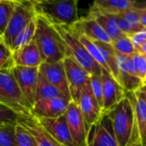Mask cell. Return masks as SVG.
I'll return each instance as SVG.
<instances>
[{"label": "cell", "mask_w": 146, "mask_h": 146, "mask_svg": "<svg viewBox=\"0 0 146 146\" xmlns=\"http://www.w3.org/2000/svg\"><path fill=\"white\" fill-rule=\"evenodd\" d=\"M91 86L92 92L100 105L101 108L103 106V92H102V75H92L91 76Z\"/></svg>", "instance_id": "836d02e7"}, {"label": "cell", "mask_w": 146, "mask_h": 146, "mask_svg": "<svg viewBox=\"0 0 146 146\" xmlns=\"http://www.w3.org/2000/svg\"><path fill=\"white\" fill-rule=\"evenodd\" d=\"M79 0H44L33 2L37 15L47 19L53 25L72 26L79 20Z\"/></svg>", "instance_id": "3957f363"}, {"label": "cell", "mask_w": 146, "mask_h": 146, "mask_svg": "<svg viewBox=\"0 0 146 146\" xmlns=\"http://www.w3.org/2000/svg\"><path fill=\"white\" fill-rule=\"evenodd\" d=\"M14 66L12 52L2 42L0 44V70L9 69Z\"/></svg>", "instance_id": "d6a6232c"}, {"label": "cell", "mask_w": 146, "mask_h": 146, "mask_svg": "<svg viewBox=\"0 0 146 146\" xmlns=\"http://www.w3.org/2000/svg\"><path fill=\"white\" fill-rule=\"evenodd\" d=\"M127 55L115 52V58L120 72V84L126 92H135L145 86V82L138 76L132 74L126 66Z\"/></svg>", "instance_id": "d6986e66"}, {"label": "cell", "mask_w": 146, "mask_h": 146, "mask_svg": "<svg viewBox=\"0 0 146 146\" xmlns=\"http://www.w3.org/2000/svg\"><path fill=\"white\" fill-rule=\"evenodd\" d=\"M136 9V8H135ZM139 15V20L142 25L146 28V9H136Z\"/></svg>", "instance_id": "d590c367"}, {"label": "cell", "mask_w": 146, "mask_h": 146, "mask_svg": "<svg viewBox=\"0 0 146 146\" xmlns=\"http://www.w3.org/2000/svg\"><path fill=\"white\" fill-rule=\"evenodd\" d=\"M87 146H118L109 114L102 115L87 134Z\"/></svg>", "instance_id": "9c48e42d"}, {"label": "cell", "mask_w": 146, "mask_h": 146, "mask_svg": "<svg viewBox=\"0 0 146 146\" xmlns=\"http://www.w3.org/2000/svg\"><path fill=\"white\" fill-rule=\"evenodd\" d=\"M15 125H0V146H17Z\"/></svg>", "instance_id": "f1b7e54d"}, {"label": "cell", "mask_w": 146, "mask_h": 146, "mask_svg": "<svg viewBox=\"0 0 146 146\" xmlns=\"http://www.w3.org/2000/svg\"><path fill=\"white\" fill-rule=\"evenodd\" d=\"M102 115L109 114L126 96L125 89L104 69L102 71Z\"/></svg>", "instance_id": "30bf717a"}, {"label": "cell", "mask_w": 146, "mask_h": 146, "mask_svg": "<svg viewBox=\"0 0 146 146\" xmlns=\"http://www.w3.org/2000/svg\"><path fill=\"white\" fill-rule=\"evenodd\" d=\"M111 44L114 49L115 50V52L127 55V56H131L138 52L131 39L127 34H124L121 37L118 38L117 40L112 41Z\"/></svg>", "instance_id": "83f0119b"}, {"label": "cell", "mask_w": 146, "mask_h": 146, "mask_svg": "<svg viewBox=\"0 0 146 146\" xmlns=\"http://www.w3.org/2000/svg\"><path fill=\"white\" fill-rule=\"evenodd\" d=\"M126 96L134 108L140 133V145H144L146 143V96L144 89L141 88L135 92H127Z\"/></svg>", "instance_id": "ac0fdd59"}, {"label": "cell", "mask_w": 146, "mask_h": 146, "mask_svg": "<svg viewBox=\"0 0 146 146\" xmlns=\"http://www.w3.org/2000/svg\"><path fill=\"white\" fill-rule=\"evenodd\" d=\"M2 42H3V39H2V37L0 36V44H1Z\"/></svg>", "instance_id": "b9f144b4"}, {"label": "cell", "mask_w": 146, "mask_h": 146, "mask_svg": "<svg viewBox=\"0 0 146 146\" xmlns=\"http://www.w3.org/2000/svg\"><path fill=\"white\" fill-rule=\"evenodd\" d=\"M54 26L65 43L67 56L73 58L91 76L102 75L103 68L90 55L88 51L80 41L78 35L72 30V28L69 26Z\"/></svg>", "instance_id": "277c9868"}, {"label": "cell", "mask_w": 146, "mask_h": 146, "mask_svg": "<svg viewBox=\"0 0 146 146\" xmlns=\"http://www.w3.org/2000/svg\"><path fill=\"white\" fill-rule=\"evenodd\" d=\"M14 65L25 67H38L42 59L35 42L33 40L24 47L12 52Z\"/></svg>", "instance_id": "ffe728a7"}, {"label": "cell", "mask_w": 146, "mask_h": 146, "mask_svg": "<svg viewBox=\"0 0 146 146\" xmlns=\"http://www.w3.org/2000/svg\"><path fill=\"white\" fill-rule=\"evenodd\" d=\"M12 73L31 113L35 103L38 67L14 65L12 67Z\"/></svg>", "instance_id": "ba28073f"}, {"label": "cell", "mask_w": 146, "mask_h": 146, "mask_svg": "<svg viewBox=\"0 0 146 146\" xmlns=\"http://www.w3.org/2000/svg\"><path fill=\"white\" fill-rule=\"evenodd\" d=\"M42 63H56L67 56L65 43L56 27L40 15L36 16V30L33 37Z\"/></svg>", "instance_id": "6da1fadb"}, {"label": "cell", "mask_w": 146, "mask_h": 146, "mask_svg": "<svg viewBox=\"0 0 146 146\" xmlns=\"http://www.w3.org/2000/svg\"><path fill=\"white\" fill-rule=\"evenodd\" d=\"M94 43L97 45L99 51L101 52L104 59L105 60L110 69V74L115 79V81L120 84V72H119V68L115 58V50L114 49L112 44L100 42V41H94Z\"/></svg>", "instance_id": "603a6c76"}, {"label": "cell", "mask_w": 146, "mask_h": 146, "mask_svg": "<svg viewBox=\"0 0 146 146\" xmlns=\"http://www.w3.org/2000/svg\"><path fill=\"white\" fill-rule=\"evenodd\" d=\"M34 138L37 146H61L42 127L36 117L30 114H23L18 120Z\"/></svg>", "instance_id": "e0dca14e"}, {"label": "cell", "mask_w": 146, "mask_h": 146, "mask_svg": "<svg viewBox=\"0 0 146 146\" xmlns=\"http://www.w3.org/2000/svg\"><path fill=\"white\" fill-rule=\"evenodd\" d=\"M64 115L74 146H87L86 124L78 104L71 101Z\"/></svg>", "instance_id": "8fae6325"}, {"label": "cell", "mask_w": 146, "mask_h": 146, "mask_svg": "<svg viewBox=\"0 0 146 146\" xmlns=\"http://www.w3.org/2000/svg\"><path fill=\"white\" fill-rule=\"evenodd\" d=\"M42 127L61 146H74L65 115L55 119L37 118Z\"/></svg>", "instance_id": "9a60e30c"}, {"label": "cell", "mask_w": 146, "mask_h": 146, "mask_svg": "<svg viewBox=\"0 0 146 146\" xmlns=\"http://www.w3.org/2000/svg\"><path fill=\"white\" fill-rule=\"evenodd\" d=\"M30 2L33 3V2H39V1H44V0H29Z\"/></svg>", "instance_id": "f35d334b"}, {"label": "cell", "mask_w": 146, "mask_h": 146, "mask_svg": "<svg viewBox=\"0 0 146 146\" xmlns=\"http://www.w3.org/2000/svg\"><path fill=\"white\" fill-rule=\"evenodd\" d=\"M77 104L84 118L88 134L91 127L94 126L102 116V108L92 92L91 82L82 89Z\"/></svg>", "instance_id": "7c38bea8"}, {"label": "cell", "mask_w": 146, "mask_h": 146, "mask_svg": "<svg viewBox=\"0 0 146 146\" xmlns=\"http://www.w3.org/2000/svg\"><path fill=\"white\" fill-rule=\"evenodd\" d=\"M132 57L137 75L145 82L146 79V55L138 52L132 55Z\"/></svg>", "instance_id": "1f68e13d"}, {"label": "cell", "mask_w": 146, "mask_h": 146, "mask_svg": "<svg viewBox=\"0 0 146 146\" xmlns=\"http://www.w3.org/2000/svg\"><path fill=\"white\" fill-rule=\"evenodd\" d=\"M143 89H144V91H145V96H146V85H145V86L143 87Z\"/></svg>", "instance_id": "ab89813d"}, {"label": "cell", "mask_w": 146, "mask_h": 146, "mask_svg": "<svg viewBox=\"0 0 146 146\" xmlns=\"http://www.w3.org/2000/svg\"><path fill=\"white\" fill-rule=\"evenodd\" d=\"M133 7L139 9H146V0H137L133 3Z\"/></svg>", "instance_id": "8d00e7d4"}, {"label": "cell", "mask_w": 146, "mask_h": 146, "mask_svg": "<svg viewBox=\"0 0 146 146\" xmlns=\"http://www.w3.org/2000/svg\"><path fill=\"white\" fill-rule=\"evenodd\" d=\"M87 15L93 17L98 22V24L104 28V30L107 33L112 41L124 35L119 27L118 22L114 14L103 13L90 9Z\"/></svg>", "instance_id": "44dd1931"}, {"label": "cell", "mask_w": 146, "mask_h": 146, "mask_svg": "<svg viewBox=\"0 0 146 146\" xmlns=\"http://www.w3.org/2000/svg\"><path fill=\"white\" fill-rule=\"evenodd\" d=\"M129 38L131 39L133 46H135L136 50L138 52H139L141 46L145 44V42L146 41V28L133 34H130L128 35Z\"/></svg>", "instance_id": "e575fe53"}, {"label": "cell", "mask_w": 146, "mask_h": 146, "mask_svg": "<svg viewBox=\"0 0 146 146\" xmlns=\"http://www.w3.org/2000/svg\"><path fill=\"white\" fill-rule=\"evenodd\" d=\"M128 1H129V2H131L132 3H135V2H136L137 0H128Z\"/></svg>", "instance_id": "60d3db41"}, {"label": "cell", "mask_w": 146, "mask_h": 146, "mask_svg": "<svg viewBox=\"0 0 146 146\" xmlns=\"http://www.w3.org/2000/svg\"><path fill=\"white\" fill-rule=\"evenodd\" d=\"M145 85H146V79H145Z\"/></svg>", "instance_id": "ee69618b"}, {"label": "cell", "mask_w": 146, "mask_h": 146, "mask_svg": "<svg viewBox=\"0 0 146 146\" xmlns=\"http://www.w3.org/2000/svg\"><path fill=\"white\" fill-rule=\"evenodd\" d=\"M62 63L68 83L71 100L77 104L82 89L91 82V75L71 57H65Z\"/></svg>", "instance_id": "52a82bcc"}, {"label": "cell", "mask_w": 146, "mask_h": 146, "mask_svg": "<svg viewBox=\"0 0 146 146\" xmlns=\"http://www.w3.org/2000/svg\"><path fill=\"white\" fill-rule=\"evenodd\" d=\"M20 0H0V36L3 37L8 22Z\"/></svg>", "instance_id": "4316f807"}, {"label": "cell", "mask_w": 146, "mask_h": 146, "mask_svg": "<svg viewBox=\"0 0 146 146\" xmlns=\"http://www.w3.org/2000/svg\"><path fill=\"white\" fill-rule=\"evenodd\" d=\"M70 102L64 97H54L36 102L31 110V114L36 118H58L65 114Z\"/></svg>", "instance_id": "5bb4252c"}, {"label": "cell", "mask_w": 146, "mask_h": 146, "mask_svg": "<svg viewBox=\"0 0 146 146\" xmlns=\"http://www.w3.org/2000/svg\"><path fill=\"white\" fill-rule=\"evenodd\" d=\"M133 8V3L128 0H93L90 9L116 15Z\"/></svg>", "instance_id": "7402d4cb"}, {"label": "cell", "mask_w": 146, "mask_h": 146, "mask_svg": "<svg viewBox=\"0 0 146 146\" xmlns=\"http://www.w3.org/2000/svg\"><path fill=\"white\" fill-rule=\"evenodd\" d=\"M37 13L33 4L29 0H20L8 22L7 28L2 37L3 44L10 50L16 36L33 20Z\"/></svg>", "instance_id": "8992f818"}, {"label": "cell", "mask_w": 146, "mask_h": 146, "mask_svg": "<svg viewBox=\"0 0 146 146\" xmlns=\"http://www.w3.org/2000/svg\"><path fill=\"white\" fill-rule=\"evenodd\" d=\"M38 72L67 99L72 101L62 61L56 63H41L38 66Z\"/></svg>", "instance_id": "4fadbf2b"}, {"label": "cell", "mask_w": 146, "mask_h": 146, "mask_svg": "<svg viewBox=\"0 0 146 146\" xmlns=\"http://www.w3.org/2000/svg\"><path fill=\"white\" fill-rule=\"evenodd\" d=\"M139 52H142L143 54L146 55V41L145 42V44L141 46V48L139 50Z\"/></svg>", "instance_id": "74e56055"}, {"label": "cell", "mask_w": 146, "mask_h": 146, "mask_svg": "<svg viewBox=\"0 0 146 146\" xmlns=\"http://www.w3.org/2000/svg\"><path fill=\"white\" fill-rule=\"evenodd\" d=\"M35 30H36V17L33 20H32L30 23L16 36L11 46L10 51L13 52L31 43L33 40Z\"/></svg>", "instance_id": "d4e9b609"}, {"label": "cell", "mask_w": 146, "mask_h": 146, "mask_svg": "<svg viewBox=\"0 0 146 146\" xmlns=\"http://www.w3.org/2000/svg\"><path fill=\"white\" fill-rule=\"evenodd\" d=\"M118 146H138L140 145V133L134 108L125 96L109 114Z\"/></svg>", "instance_id": "7a4b0ae2"}, {"label": "cell", "mask_w": 146, "mask_h": 146, "mask_svg": "<svg viewBox=\"0 0 146 146\" xmlns=\"http://www.w3.org/2000/svg\"><path fill=\"white\" fill-rule=\"evenodd\" d=\"M54 97H64V98H66L55 86H53L50 83H49L38 72L37 88H36V94H35V102H39V101H43V100L54 98Z\"/></svg>", "instance_id": "cb8c5ba5"}, {"label": "cell", "mask_w": 146, "mask_h": 146, "mask_svg": "<svg viewBox=\"0 0 146 146\" xmlns=\"http://www.w3.org/2000/svg\"><path fill=\"white\" fill-rule=\"evenodd\" d=\"M21 116L9 107L0 103V125H15Z\"/></svg>", "instance_id": "4dcf8cb0"}, {"label": "cell", "mask_w": 146, "mask_h": 146, "mask_svg": "<svg viewBox=\"0 0 146 146\" xmlns=\"http://www.w3.org/2000/svg\"><path fill=\"white\" fill-rule=\"evenodd\" d=\"M78 38L80 40V41L83 44V46L86 47V49L88 51V52L90 53V55L93 58V59L103 68L106 71H108L110 74V69L105 62V60L104 59V57L101 53V52L99 51L98 47L97 46V45L94 43L93 40H92L91 39L86 37L85 35H81V34H77ZM111 75V74H110Z\"/></svg>", "instance_id": "484cf974"}, {"label": "cell", "mask_w": 146, "mask_h": 146, "mask_svg": "<svg viewBox=\"0 0 146 146\" xmlns=\"http://www.w3.org/2000/svg\"><path fill=\"white\" fill-rule=\"evenodd\" d=\"M69 27L75 34L85 35L93 41H100L109 44L112 43V40L107 33L92 16L86 15L85 17L79 18L75 23Z\"/></svg>", "instance_id": "2e32d148"}, {"label": "cell", "mask_w": 146, "mask_h": 146, "mask_svg": "<svg viewBox=\"0 0 146 146\" xmlns=\"http://www.w3.org/2000/svg\"><path fill=\"white\" fill-rule=\"evenodd\" d=\"M0 103L5 104L21 115L30 109L13 76L12 68L0 70Z\"/></svg>", "instance_id": "5b68a950"}, {"label": "cell", "mask_w": 146, "mask_h": 146, "mask_svg": "<svg viewBox=\"0 0 146 146\" xmlns=\"http://www.w3.org/2000/svg\"><path fill=\"white\" fill-rule=\"evenodd\" d=\"M15 140L17 146H37L33 135L18 122L15 125Z\"/></svg>", "instance_id": "f546056e"}, {"label": "cell", "mask_w": 146, "mask_h": 146, "mask_svg": "<svg viewBox=\"0 0 146 146\" xmlns=\"http://www.w3.org/2000/svg\"><path fill=\"white\" fill-rule=\"evenodd\" d=\"M138 146H146V143L145 144H144V145H138Z\"/></svg>", "instance_id": "7bdbcfd3"}]
</instances>
